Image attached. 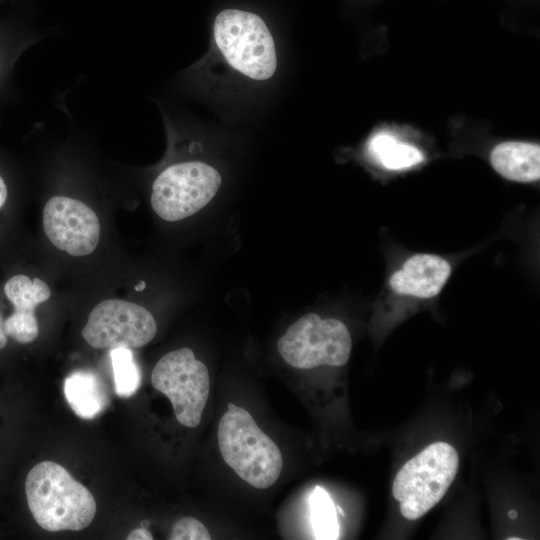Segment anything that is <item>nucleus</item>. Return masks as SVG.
I'll use <instances>...</instances> for the list:
<instances>
[{
    "mask_svg": "<svg viewBox=\"0 0 540 540\" xmlns=\"http://www.w3.org/2000/svg\"><path fill=\"white\" fill-rule=\"evenodd\" d=\"M151 383L171 401L177 421L189 428L197 427L207 403L210 377L206 365L197 360L189 348L165 354L156 363Z\"/></svg>",
    "mask_w": 540,
    "mask_h": 540,
    "instance_id": "0eeeda50",
    "label": "nucleus"
},
{
    "mask_svg": "<svg viewBox=\"0 0 540 540\" xmlns=\"http://www.w3.org/2000/svg\"><path fill=\"white\" fill-rule=\"evenodd\" d=\"M144 288H145V282H144V281H141L140 283H138V284L134 287V289H135L136 291H142Z\"/></svg>",
    "mask_w": 540,
    "mask_h": 540,
    "instance_id": "4be33fe9",
    "label": "nucleus"
},
{
    "mask_svg": "<svg viewBox=\"0 0 540 540\" xmlns=\"http://www.w3.org/2000/svg\"><path fill=\"white\" fill-rule=\"evenodd\" d=\"M221 176L200 161L173 164L152 185L151 206L165 221L185 219L205 207L216 195Z\"/></svg>",
    "mask_w": 540,
    "mask_h": 540,
    "instance_id": "423d86ee",
    "label": "nucleus"
},
{
    "mask_svg": "<svg viewBox=\"0 0 540 540\" xmlns=\"http://www.w3.org/2000/svg\"><path fill=\"white\" fill-rule=\"evenodd\" d=\"M214 38L227 62L255 80H267L277 67L273 37L258 15L225 9L215 18Z\"/></svg>",
    "mask_w": 540,
    "mask_h": 540,
    "instance_id": "20e7f679",
    "label": "nucleus"
},
{
    "mask_svg": "<svg viewBox=\"0 0 540 540\" xmlns=\"http://www.w3.org/2000/svg\"><path fill=\"white\" fill-rule=\"evenodd\" d=\"M311 524L316 539L339 538L337 509L329 494L322 487H315L310 496Z\"/></svg>",
    "mask_w": 540,
    "mask_h": 540,
    "instance_id": "2eb2a0df",
    "label": "nucleus"
},
{
    "mask_svg": "<svg viewBox=\"0 0 540 540\" xmlns=\"http://www.w3.org/2000/svg\"><path fill=\"white\" fill-rule=\"evenodd\" d=\"M141 526L148 528L149 522L144 520V521H142Z\"/></svg>",
    "mask_w": 540,
    "mask_h": 540,
    "instance_id": "b1692460",
    "label": "nucleus"
},
{
    "mask_svg": "<svg viewBox=\"0 0 540 540\" xmlns=\"http://www.w3.org/2000/svg\"><path fill=\"white\" fill-rule=\"evenodd\" d=\"M25 492L34 520L46 531H79L95 517L93 494L56 462L36 464L27 474Z\"/></svg>",
    "mask_w": 540,
    "mask_h": 540,
    "instance_id": "f257e3e1",
    "label": "nucleus"
},
{
    "mask_svg": "<svg viewBox=\"0 0 540 540\" xmlns=\"http://www.w3.org/2000/svg\"><path fill=\"white\" fill-rule=\"evenodd\" d=\"M63 388L69 406L80 418L92 419L107 405L103 384L93 372H72L66 377Z\"/></svg>",
    "mask_w": 540,
    "mask_h": 540,
    "instance_id": "f8f14e48",
    "label": "nucleus"
},
{
    "mask_svg": "<svg viewBox=\"0 0 540 540\" xmlns=\"http://www.w3.org/2000/svg\"><path fill=\"white\" fill-rule=\"evenodd\" d=\"M336 509L339 511V513H340L341 515L344 516V511L341 509V507L336 506Z\"/></svg>",
    "mask_w": 540,
    "mask_h": 540,
    "instance_id": "393cba45",
    "label": "nucleus"
},
{
    "mask_svg": "<svg viewBox=\"0 0 540 540\" xmlns=\"http://www.w3.org/2000/svg\"><path fill=\"white\" fill-rule=\"evenodd\" d=\"M4 293L14 307V311L35 314L36 307L47 301L51 290L40 278L31 280L26 275H15L4 285Z\"/></svg>",
    "mask_w": 540,
    "mask_h": 540,
    "instance_id": "4468645a",
    "label": "nucleus"
},
{
    "mask_svg": "<svg viewBox=\"0 0 540 540\" xmlns=\"http://www.w3.org/2000/svg\"><path fill=\"white\" fill-rule=\"evenodd\" d=\"M127 540H152L153 536L146 527H139L132 530L126 537Z\"/></svg>",
    "mask_w": 540,
    "mask_h": 540,
    "instance_id": "6ab92c4d",
    "label": "nucleus"
},
{
    "mask_svg": "<svg viewBox=\"0 0 540 540\" xmlns=\"http://www.w3.org/2000/svg\"><path fill=\"white\" fill-rule=\"evenodd\" d=\"M157 324L149 310L121 299H107L90 312L82 337L95 349L140 348L156 335Z\"/></svg>",
    "mask_w": 540,
    "mask_h": 540,
    "instance_id": "6e6552de",
    "label": "nucleus"
},
{
    "mask_svg": "<svg viewBox=\"0 0 540 540\" xmlns=\"http://www.w3.org/2000/svg\"><path fill=\"white\" fill-rule=\"evenodd\" d=\"M368 151L377 163L390 170L409 168L424 159L416 147L398 142L394 136L385 132L371 138Z\"/></svg>",
    "mask_w": 540,
    "mask_h": 540,
    "instance_id": "ddd939ff",
    "label": "nucleus"
},
{
    "mask_svg": "<svg viewBox=\"0 0 540 540\" xmlns=\"http://www.w3.org/2000/svg\"><path fill=\"white\" fill-rule=\"evenodd\" d=\"M507 539H508V540H521V538H519V537H509V538H507Z\"/></svg>",
    "mask_w": 540,
    "mask_h": 540,
    "instance_id": "a878e982",
    "label": "nucleus"
},
{
    "mask_svg": "<svg viewBox=\"0 0 540 540\" xmlns=\"http://www.w3.org/2000/svg\"><path fill=\"white\" fill-rule=\"evenodd\" d=\"M3 324L4 322L0 314V349L4 348L7 344V335L4 332Z\"/></svg>",
    "mask_w": 540,
    "mask_h": 540,
    "instance_id": "412c9836",
    "label": "nucleus"
},
{
    "mask_svg": "<svg viewBox=\"0 0 540 540\" xmlns=\"http://www.w3.org/2000/svg\"><path fill=\"white\" fill-rule=\"evenodd\" d=\"M115 391L121 398L134 395L141 384V372L130 348L110 349Z\"/></svg>",
    "mask_w": 540,
    "mask_h": 540,
    "instance_id": "dca6fc26",
    "label": "nucleus"
},
{
    "mask_svg": "<svg viewBox=\"0 0 540 540\" xmlns=\"http://www.w3.org/2000/svg\"><path fill=\"white\" fill-rule=\"evenodd\" d=\"M221 416L217 438L225 463L245 482L257 489L271 487L283 466L280 449L244 408L228 403Z\"/></svg>",
    "mask_w": 540,
    "mask_h": 540,
    "instance_id": "f03ea898",
    "label": "nucleus"
},
{
    "mask_svg": "<svg viewBox=\"0 0 540 540\" xmlns=\"http://www.w3.org/2000/svg\"><path fill=\"white\" fill-rule=\"evenodd\" d=\"M170 540H210L211 536L202 522L193 517L177 520L170 532Z\"/></svg>",
    "mask_w": 540,
    "mask_h": 540,
    "instance_id": "a211bd4d",
    "label": "nucleus"
},
{
    "mask_svg": "<svg viewBox=\"0 0 540 540\" xmlns=\"http://www.w3.org/2000/svg\"><path fill=\"white\" fill-rule=\"evenodd\" d=\"M509 517L512 518V519L516 518L517 517L516 511H514V510L510 511L509 512Z\"/></svg>",
    "mask_w": 540,
    "mask_h": 540,
    "instance_id": "5701e85b",
    "label": "nucleus"
},
{
    "mask_svg": "<svg viewBox=\"0 0 540 540\" xmlns=\"http://www.w3.org/2000/svg\"><path fill=\"white\" fill-rule=\"evenodd\" d=\"M458 467V453L446 442L432 443L408 460L392 485L402 516L417 520L438 504L454 481Z\"/></svg>",
    "mask_w": 540,
    "mask_h": 540,
    "instance_id": "7ed1b4c3",
    "label": "nucleus"
},
{
    "mask_svg": "<svg viewBox=\"0 0 540 540\" xmlns=\"http://www.w3.org/2000/svg\"><path fill=\"white\" fill-rule=\"evenodd\" d=\"M451 273L449 262L434 254L419 253L407 259L389 280L397 294L428 299L436 296Z\"/></svg>",
    "mask_w": 540,
    "mask_h": 540,
    "instance_id": "9d476101",
    "label": "nucleus"
},
{
    "mask_svg": "<svg viewBox=\"0 0 540 540\" xmlns=\"http://www.w3.org/2000/svg\"><path fill=\"white\" fill-rule=\"evenodd\" d=\"M43 228L56 248L77 257L91 254L100 238V221L96 213L71 197L54 196L46 202Z\"/></svg>",
    "mask_w": 540,
    "mask_h": 540,
    "instance_id": "1a4fd4ad",
    "label": "nucleus"
},
{
    "mask_svg": "<svg viewBox=\"0 0 540 540\" xmlns=\"http://www.w3.org/2000/svg\"><path fill=\"white\" fill-rule=\"evenodd\" d=\"M3 328L7 336L22 344L33 342L39 334L35 314L14 311L4 321Z\"/></svg>",
    "mask_w": 540,
    "mask_h": 540,
    "instance_id": "f3484780",
    "label": "nucleus"
},
{
    "mask_svg": "<svg viewBox=\"0 0 540 540\" xmlns=\"http://www.w3.org/2000/svg\"><path fill=\"white\" fill-rule=\"evenodd\" d=\"M277 349L283 360L296 369L343 366L349 360L352 339L340 320L308 313L289 326L278 340Z\"/></svg>",
    "mask_w": 540,
    "mask_h": 540,
    "instance_id": "39448f33",
    "label": "nucleus"
},
{
    "mask_svg": "<svg viewBox=\"0 0 540 540\" xmlns=\"http://www.w3.org/2000/svg\"><path fill=\"white\" fill-rule=\"evenodd\" d=\"M6 199H7V187L3 178L0 176V209L4 205Z\"/></svg>",
    "mask_w": 540,
    "mask_h": 540,
    "instance_id": "aec40b11",
    "label": "nucleus"
},
{
    "mask_svg": "<svg viewBox=\"0 0 540 540\" xmlns=\"http://www.w3.org/2000/svg\"><path fill=\"white\" fill-rule=\"evenodd\" d=\"M494 170L508 180L534 182L540 177V146L507 141L498 144L490 154Z\"/></svg>",
    "mask_w": 540,
    "mask_h": 540,
    "instance_id": "9b49d317",
    "label": "nucleus"
}]
</instances>
